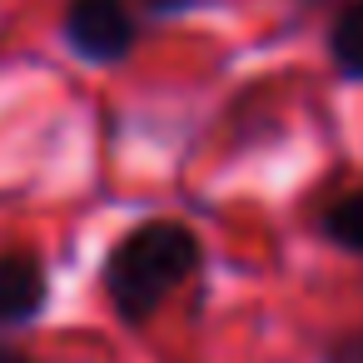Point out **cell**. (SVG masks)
I'll return each mask as SVG.
<instances>
[{"instance_id":"277c9868","label":"cell","mask_w":363,"mask_h":363,"mask_svg":"<svg viewBox=\"0 0 363 363\" xmlns=\"http://www.w3.org/2000/svg\"><path fill=\"white\" fill-rule=\"evenodd\" d=\"M328 60L343 80L363 85V0H348V6L333 16L328 26Z\"/></svg>"},{"instance_id":"5b68a950","label":"cell","mask_w":363,"mask_h":363,"mask_svg":"<svg viewBox=\"0 0 363 363\" xmlns=\"http://www.w3.org/2000/svg\"><path fill=\"white\" fill-rule=\"evenodd\" d=\"M318 234H323L333 249H343V254H358V259H363V189L338 194V199L318 214Z\"/></svg>"},{"instance_id":"6da1fadb","label":"cell","mask_w":363,"mask_h":363,"mask_svg":"<svg viewBox=\"0 0 363 363\" xmlns=\"http://www.w3.org/2000/svg\"><path fill=\"white\" fill-rule=\"evenodd\" d=\"M204 264V244L179 219H145L130 234H120L100 264V289L120 323L140 328L150 323L169 294H179Z\"/></svg>"},{"instance_id":"3957f363","label":"cell","mask_w":363,"mask_h":363,"mask_svg":"<svg viewBox=\"0 0 363 363\" xmlns=\"http://www.w3.org/2000/svg\"><path fill=\"white\" fill-rule=\"evenodd\" d=\"M50 303V274L40 254H0V328H21L35 323Z\"/></svg>"},{"instance_id":"ba28073f","label":"cell","mask_w":363,"mask_h":363,"mask_svg":"<svg viewBox=\"0 0 363 363\" xmlns=\"http://www.w3.org/2000/svg\"><path fill=\"white\" fill-rule=\"evenodd\" d=\"M0 363H40V358L26 353V348H16V343H0Z\"/></svg>"},{"instance_id":"7a4b0ae2","label":"cell","mask_w":363,"mask_h":363,"mask_svg":"<svg viewBox=\"0 0 363 363\" xmlns=\"http://www.w3.org/2000/svg\"><path fill=\"white\" fill-rule=\"evenodd\" d=\"M60 35L85 65H120L140 45V21L130 0H65Z\"/></svg>"},{"instance_id":"52a82bcc","label":"cell","mask_w":363,"mask_h":363,"mask_svg":"<svg viewBox=\"0 0 363 363\" xmlns=\"http://www.w3.org/2000/svg\"><path fill=\"white\" fill-rule=\"evenodd\" d=\"M145 11H155V16H179V11H189L194 0H140Z\"/></svg>"},{"instance_id":"8992f818","label":"cell","mask_w":363,"mask_h":363,"mask_svg":"<svg viewBox=\"0 0 363 363\" xmlns=\"http://www.w3.org/2000/svg\"><path fill=\"white\" fill-rule=\"evenodd\" d=\"M323 363H363V328L338 333V338L323 348Z\"/></svg>"}]
</instances>
